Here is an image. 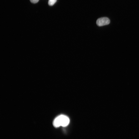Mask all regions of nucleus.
I'll return each mask as SVG.
<instances>
[{"instance_id": "f257e3e1", "label": "nucleus", "mask_w": 139, "mask_h": 139, "mask_svg": "<svg viewBox=\"0 0 139 139\" xmlns=\"http://www.w3.org/2000/svg\"><path fill=\"white\" fill-rule=\"evenodd\" d=\"M70 120L68 116L64 115H61L57 116L53 122V126L55 128L60 127H66L70 123Z\"/></svg>"}, {"instance_id": "f03ea898", "label": "nucleus", "mask_w": 139, "mask_h": 139, "mask_svg": "<svg viewBox=\"0 0 139 139\" xmlns=\"http://www.w3.org/2000/svg\"><path fill=\"white\" fill-rule=\"evenodd\" d=\"M110 23L109 19L107 17H103L98 19L97 21L96 24L99 26L108 25Z\"/></svg>"}, {"instance_id": "7ed1b4c3", "label": "nucleus", "mask_w": 139, "mask_h": 139, "mask_svg": "<svg viewBox=\"0 0 139 139\" xmlns=\"http://www.w3.org/2000/svg\"><path fill=\"white\" fill-rule=\"evenodd\" d=\"M56 1L57 0H49L48 2V4L50 6H53L56 2Z\"/></svg>"}, {"instance_id": "20e7f679", "label": "nucleus", "mask_w": 139, "mask_h": 139, "mask_svg": "<svg viewBox=\"0 0 139 139\" xmlns=\"http://www.w3.org/2000/svg\"><path fill=\"white\" fill-rule=\"evenodd\" d=\"M31 2L33 3H38L39 0H30Z\"/></svg>"}]
</instances>
